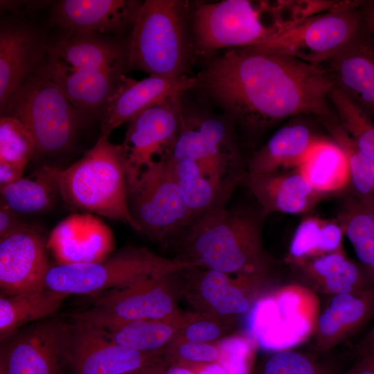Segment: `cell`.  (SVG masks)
<instances>
[{
    "mask_svg": "<svg viewBox=\"0 0 374 374\" xmlns=\"http://www.w3.org/2000/svg\"><path fill=\"white\" fill-rule=\"evenodd\" d=\"M197 78L200 87L231 121L259 133L300 114L330 119L327 70L294 57L253 47L230 48Z\"/></svg>",
    "mask_w": 374,
    "mask_h": 374,
    "instance_id": "cell-1",
    "label": "cell"
},
{
    "mask_svg": "<svg viewBox=\"0 0 374 374\" xmlns=\"http://www.w3.org/2000/svg\"><path fill=\"white\" fill-rule=\"evenodd\" d=\"M265 217L260 208H218L195 219L168 247L175 258L194 267L234 276H269L276 261L264 245Z\"/></svg>",
    "mask_w": 374,
    "mask_h": 374,
    "instance_id": "cell-2",
    "label": "cell"
},
{
    "mask_svg": "<svg viewBox=\"0 0 374 374\" xmlns=\"http://www.w3.org/2000/svg\"><path fill=\"white\" fill-rule=\"evenodd\" d=\"M44 168L55 182L60 197L71 208L122 222L141 232L129 210L122 144L100 136L96 144L68 168Z\"/></svg>",
    "mask_w": 374,
    "mask_h": 374,
    "instance_id": "cell-3",
    "label": "cell"
},
{
    "mask_svg": "<svg viewBox=\"0 0 374 374\" xmlns=\"http://www.w3.org/2000/svg\"><path fill=\"white\" fill-rule=\"evenodd\" d=\"M299 21L290 1L224 0L199 4L194 13L197 51L256 46Z\"/></svg>",
    "mask_w": 374,
    "mask_h": 374,
    "instance_id": "cell-4",
    "label": "cell"
},
{
    "mask_svg": "<svg viewBox=\"0 0 374 374\" xmlns=\"http://www.w3.org/2000/svg\"><path fill=\"white\" fill-rule=\"evenodd\" d=\"M186 6V1L180 0H147L142 3L127 51L130 69L150 76L186 75L192 48Z\"/></svg>",
    "mask_w": 374,
    "mask_h": 374,
    "instance_id": "cell-5",
    "label": "cell"
},
{
    "mask_svg": "<svg viewBox=\"0 0 374 374\" xmlns=\"http://www.w3.org/2000/svg\"><path fill=\"white\" fill-rule=\"evenodd\" d=\"M190 267L193 266L176 258H168L144 247L128 246L98 261L51 265L44 285L68 296L94 294Z\"/></svg>",
    "mask_w": 374,
    "mask_h": 374,
    "instance_id": "cell-6",
    "label": "cell"
},
{
    "mask_svg": "<svg viewBox=\"0 0 374 374\" xmlns=\"http://www.w3.org/2000/svg\"><path fill=\"white\" fill-rule=\"evenodd\" d=\"M1 116L16 118L32 134L35 154L64 152L82 121L59 86L39 67L9 98Z\"/></svg>",
    "mask_w": 374,
    "mask_h": 374,
    "instance_id": "cell-7",
    "label": "cell"
},
{
    "mask_svg": "<svg viewBox=\"0 0 374 374\" xmlns=\"http://www.w3.org/2000/svg\"><path fill=\"white\" fill-rule=\"evenodd\" d=\"M166 157L190 161L235 188L247 174L231 121L202 112L183 108L178 137Z\"/></svg>",
    "mask_w": 374,
    "mask_h": 374,
    "instance_id": "cell-8",
    "label": "cell"
},
{
    "mask_svg": "<svg viewBox=\"0 0 374 374\" xmlns=\"http://www.w3.org/2000/svg\"><path fill=\"white\" fill-rule=\"evenodd\" d=\"M128 206L141 233L166 247L193 221L164 159L145 168L128 187Z\"/></svg>",
    "mask_w": 374,
    "mask_h": 374,
    "instance_id": "cell-9",
    "label": "cell"
},
{
    "mask_svg": "<svg viewBox=\"0 0 374 374\" xmlns=\"http://www.w3.org/2000/svg\"><path fill=\"white\" fill-rule=\"evenodd\" d=\"M362 2L341 1L335 8L302 19L261 44L251 47L322 66L360 28Z\"/></svg>",
    "mask_w": 374,
    "mask_h": 374,
    "instance_id": "cell-10",
    "label": "cell"
},
{
    "mask_svg": "<svg viewBox=\"0 0 374 374\" xmlns=\"http://www.w3.org/2000/svg\"><path fill=\"white\" fill-rule=\"evenodd\" d=\"M178 271L94 294L91 306L73 317L105 328L172 316L181 311L177 305L181 296Z\"/></svg>",
    "mask_w": 374,
    "mask_h": 374,
    "instance_id": "cell-11",
    "label": "cell"
},
{
    "mask_svg": "<svg viewBox=\"0 0 374 374\" xmlns=\"http://www.w3.org/2000/svg\"><path fill=\"white\" fill-rule=\"evenodd\" d=\"M190 267L178 272L181 296L195 313L232 322L248 314L259 301L269 276H235Z\"/></svg>",
    "mask_w": 374,
    "mask_h": 374,
    "instance_id": "cell-12",
    "label": "cell"
},
{
    "mask_svg": "<svg viewBox=\"0 0 374 374\" xmlns=\"http://www.w3.org/2000/svg\"><path fill=\"white\" fill-rule=\"evenodd\" d=\"M69 324L48 317L1 341L0 374H62Z\"/></svg>",
    "mask_w": 374,
    "mask_h": 374,
    "instance_id": "cell-13",
    "label": "cell"
},
{
    "mask_svg": "<svg viewBox=\"0 0 374 374\" xmlns=\"http://www.w3.org/2000/svg\"><path fill=\"white\" fill-rule=\"evenodd\" d=\"M180 97L152 107L128 123L122 143L128 187L145 168L170 153L181 125L184 107Z\"/></svg>",
    "mask_w": 374,
    "mask_h": 374,
    "instance_id": "cell-14",
    "label": "cell"
},
{
    "mask_svg": "<svg viewBox=\"0 0 374 374\" xmlns=\"http://www.w3.org/2000/svg\"><path fill=\"white\" fill-rule=\"evenodd\" d=\"M69 324L66 365L72 374H123L163 362V353H141L112 341L98 326Z\"/></svg>",
    "mask_w": 374,
    "mask_h": 374,
    "instance_id": "cell-15",
    "label": "cell"
},
{
    "mask_svg": "<svg viewBox=\"0 0 374 374\" xmlns=\"http://www.w3.org/2000/svg\"><path fill=\"white\" fill-rule=\"evenodd\" d=\"M197 78L150 76L137 80L121 75L100 118V136L109 138L117 127L129 123L146 109L181 96L197 87Z\"/></svg>",
    "mask_w": 374,
    "mask_h": 374,
    "instance_id": "cell-16",
    "label": "cell"
},
{
    "mask_svg": "<svg viewBox=\"0 0 374 374\" xmlns=\"http://www.w3.org/2000/svg\"><path fill=\"white\" fill-rule=\"evenodd\" d=\"M48 244L43 235L28 225L0 240V290L15 294L40 290L51 267Z\"/></svg>",
    "mask_w": 374,
    "mask_h": 374,
    "instance_id": "cell-17",
    "label": "cell"
},
{
    "mask_svg": "<svg viewBox=\"0 0 374 374\" xmlns=\"http://www.w3.org/2000/svg\"><path fill=\"white\" fill-rule=\"evenodd\" d=\"M324 64L334 86L374 116V33L363 19L353 37Z\"/></svg>",
    "mask_w": 374,
    "mask_h": 374,
    "instance_id": "cell-18",
    "label": "cell"
},
{
    "mask_svg": "<svg viewBox=\"0 0 374 374\" xmlns=\"http://www.w3.org/2000/svg\"><path fill=\"white\" fill-rule=\"evenodd\" d=\"M39 67L59 86L82 120L101 118L123 74V67L71 68L48 53Z\"/></svg>",
    "mask_w": 374,
    "mask_h": 374,
    "instance_id": "cell-19",
    "label": "cell"
},
{
    "mask_svg": "<svg viewBox=\"0 0 374 374\" xmlns=\"http://www.w3.org/2000/svg\"><path fill=\"white\" fill-rule=\"evenodd\" d=\"M49 46L29 25L8 22L0 29V112L9 98L41 65Z\"/></svg>",
    "mask_w": 374,
    "mask_h": 374,
    "instance_id": "cell-20",
    "label": "cell"
},
{
    "mask_svg": "<svg viewBox=\"0 0 374 374\" xmlns=\"http://www.w3.org/2000/svg\"><path fill=\"white\" fill-rule=\"evenodd\" d=\"M142 3L132 0L60 1L53 10V20L71 33H119L134 26Z\"/></svg>",
    "mask_w": 374,
    "mask_h": 374,
    "instance_id": "cell-21",
    "label": "cell"
},
{
    "mask_svg": "<svg viewBox=\"0 0 374 374\" xmlns=\"http://www.w3.org/2000/svg\"><path fill=\"white\" fill-rule=\"evenodd\" d=\"M374 317V289L327 296L314 330L315 349L328 351L354 335Z\"/></svg>",
    "mask_w": 374,
    "mask_h": 374,
    "instance_id": "cell-22",
    "label": "cell"
},
{
    "mask_svg": "<svg viewBox=\"0 0 374 374\" xmlns=\"http://www.w3.org/2000/svg\"><path fill=\"white\" fill-rule=\"evenodd\" d=\"M244 181L265 216L276 212L305 213L326 196L315 190L298 169L292 172L247 174Z\"/></svg>",
    "mask_w": 374,
    "mask_h": 374,
    "instance_id": "cell-23",
    "label": "cell"
},
{
    "mask_svg": "<svg viewBox=\"0 0 374 374\" xmlns=\"http://www.w3.org/2000/svg\"><path fill=\"white\" fill-rule=\"evenodd\" d=\"M110 230L89 213L75 214L60 222L52 231L48 244L62 258L60 263L98 261L110 247Z\"/></svg>",
    "mask_w": 374,
    "mask_h": 374,
    "instance_id": "cell-24",
    "label": "cell"
},
{
    "mask_svg": "<svg viewBox=\"0 0 374 374\" xmlns=\"http://www.w3.org/2000/svg\"><path fill=\"white\" fill-rule=\"evenodd\" d=\"M321 138L303 124L278 129L247 163L248 175H267L297 169L311 147Z\"/></svg>",
    "mask_w": 374,
    "mask_h": 374,
    "instance_id": "cell-25",
    "label": "cell"
},
{
    "mask_svg": "<svg viewBox=\"0 0 374 374\" xmlns=\"http://www.w3.org/2000/svg\"><path fill=\"white\" fill-rule=\"evenodd\" d=\"M48 54L73 69H107L123 67L127 53L118 43L100 35L67 32Z\"/></svg>",
    "mask_w": 374,
    "mask_h": 374,
    "instance_id": "cell-26",
    "label": "cell"
},
{
    "mask_svg": "<svg viewBox=\"0 0 374 374\" xmlns=\"http://www.w3.org/2000/svg\"><path fill=\"white\" fill-rule=\"evenodd\" d=\"M163 159L178 184L193 220L212 211L226 207L235 190L202 173L190 161L170 157Z\"/></svg>",
    "mask_w": 374,
    "mask_h": 374,
    "instance_id": "cell-27",
    "label": "cell"
},
{
    "mask_svg": "<svg viewBox=\"0 0 374 374\" xmlns=\"http://www.w3.org/2000/svg\"><path fill=\"white\" fill-rule=\"evenodd\" d=\"M193 312H184L161 319L134 321L100 328L114 342L141 353H163Z\"/></svg>",
    "mask_w": 374,
    "mask_h": 374,
    "instance_id": "cell-28",
    "label": "cell"
},
{
    "mask_svg": "<svg viewBox=\"0 0 374 374\" xmlns=\"http://www.w3.org/2000/svg\"><path fill=\"white\" fill-rule=\"evenodd\" d=\"M67 296L46 287L10 295L1 294V341L28 325L51 317Z\"/></svg>",
    "mask_w": 374,
    "mask_h": 374,
    "instance_id": "cell-29",
    "label": "cell"
},
{
    "mask_svg": "<svg viewBox=\"0 0 374 374\" xmlns=\"http://www.w3.org/2000/svg\"><path fill=\"white\" fill-rule=\"evenodd\" d=\"M297 169L315 190L326 195L350 184L347 156L333 140L319 139Z\"/></svg>",
    "mask_w": 374,
    "mask_h": 374,
    "instance_id": "cell-30",
    "label": "cell"
},
{
    "mask_svg": "<svg viewBox=\"0 0 374 374\" xmlns=\"http://www.w3.org/2000/svg\"><path fill=\"white\" fill-rule=\"evenodd\" d=\"M1 203L19 215L45 212L59 195L55 182L44 166L30 176L0 187Z\"/></svg>",
    "mask_w": 374,
    "mask_h": 374,
    "instance_id": "cell-31",
    "label": "cell"
},
{
    "mask_svg": "<svg viewBox=\"0 0 374 374\" xmlns=\"http://www.w3.org/2000/svg\"><path fill=\"white\" fill-rule=\"evenodd\" d=\"M329 99L337 111L339 125L358 150L374 162V123L371 118L335 86L329 92Z\"/></svg>",
    "mask_w": 374,
    "mask_h": 374,
    "instance_id": "cell-32",
    "label": "cell"
},
{
    "mask_svg": "<svg viewBox=\"0 0 374 374\" xmlns=\"http://www.w3.org/2000/svg\"><path fill=\"white\" fill-rule=\"evenodd\" d=\"M35 152V142L28 127L16 118L1 116L0 160L26 168Z\"/></svg>",
    "mask_w": 374,
    "mask_h": 374,
    "instance_id": "cell-33",
    "label": "cell"
},
{
    "mask_svg": "<svg viewBox=\"0 0 374 374\" xmlns=\"http://www.w3.org/2000/svg\"><path fill=\"white\" fill-rule=\"evenodd\" d=\"M339 224L353 247L374 239V203L353 195L339 215Z\"/></svg>",
    "mask_w": 374,
    "mask_h": 374,
    "instance_id": "cell-34",
    "label": "cell"
},
{
    "mask_svg": "<svg viewBox=\"0 0 374 374\" xmlns=\"http://www.w3.org/2000/svg\"><path fill=\"white\" fill-rule=\"evenodd\" d=\"M262 374H331L325 366L303 353L283 350L265 362Z\"/></svg>",
    "mask_w": 374,
    "mask_h": 374,
    "instance_id": "cell-35",
    "label": "cell"
},
{
    "mask_svg": "<svg viewBox=\"0 0 374 374\" xmlns=\"http://www.w3.org/2000/svg\"><path fill=\"white\" fill-rule=\"evenodd\" d=\"M253 344L251 338L242 335L223 338L215 343L219 351L217 362L229 374H248Z\"/></svg>",
    "mask_w": 374,
    "mask_h": 374,
    "instance_id": "cell-36",
    "label": "cell"
},
{
    "mask_svg": "<svg viewBox=\"0 0 374 374\" xmlns=\"http://www.w3.org/2000/svg\"><path fill=\"white\" fill-rule=\"evenodd\" d=\"M233 323L198 314L194 312L172 340L215 344L223 338Z\"/></svg>",
    "mask_w": 374,
    "mask_h": 374,
    "instance_id": "cell-37",
    "label": "cell"
},
{
    "mask_svg": "<svg viewBox=\"0 0 374 374\" xmlns=\"http://www.w3.org/2000/svg\"><path fill=\"white\" fill-rule=\"evenodd\" d=\"M323 223L321 220L308 217L299 224L289 249L287 260L291 264L319 255Z\"/></svg>",
    "mask_w": 374,
    "mask_h": 374,
    "instance_id": "cell-38",
    "label": "cell"
},
{
    "mask_svg": "<svg viewBox=\"0 0 374 374\" xmlns=\"http://www.w3.org/2000/svg\"><path fill=\"white\" fill-rule=\"evenodd\" d=\"M163 355L173 364H204L217 362L219 351L215 344L171 340Z\"/></svg>",
    "mask_w": 374,
    "mask_h": 374,
    "instance_id": "cell-39",
    "label": "cell"
},
{
    "mask_svg": "<svg viewBox=\"0 0 374 374\" xmlns=\"http://www.w3.org/2000/svg\"><path fill=\"white\" fill-rule=\"evenodd\" d=\"M343 235L344 231L339 223L323 221L319 255L334 252L342 249Z\"/></svg>",
    "mask_w": 374,
    "mask_h": 374,
    "instance_id": "cell-40",
    "label": "cell"
},
{
    "mask_svg": "<svg viewBox=\"0 0 374 374\" xmlns=\"http://www.w3.org/2000/svg\"><path fill=\"white\" fill-rule=\"evenodd\" d=\"M28 225L21 220L19 214L0 204V240L24 229Z\"/></svg>",
    "mask_w": 374,
    "mask_h": 374,
    "instance_id": "cell-41",
    "label": "cell"
},
{
    "mask_svg": "<svg viewBox=\"0 0 374 374\" xmlns=\"http://www.w3.org/2000/svg\"><path fill=\"white\" fill-rule=\"evenodd\" d=\"M25 167L0 160V187L12 184L23 177Z\"/></svg>",
    "mask_w": 374,
    "mask_h": 374,
    "instance_id": "cell-42",
    "label": "cell"
},
{
    "mask_svg": "<svg viewBox=\"0 0 374 374\" xmlns=\"http://www.w3.org/2000/svg\"><path fill=\"white\" fill-rule=\"evenodd\" d=\"M353 248L363 267L368 265L374 260V239L357 244Z\"/></svg>",
    "mask_w": 374,
    "mask_h": 374,
    "instance_id": "cell-43",
    "label": "cell"
},
{
    "mask_svg": "<svg viewBox=\"0 0 374 374\" xmlns=\"http://www.w3.org/2000/svg\"><path fill=\"white\" fill-rule=\"evenodd\" d=\"M192 370L196 374H229L217 362L204 364H177Z\"/></svg>",
    "mask_w": 374,
    "mask_h": 374,
    "instance_id": "cell-44",
    "label": "cell"
},
{
    "mask_svg": "<svg viewBox=\"0 0 374 374\" xmlns=\"http://www.w3.org/2000/svg\"><path fill=\"white\" fill-rule=\"evenodd\" d=\"M353 367L355 374H374V355L359 354V357Z\"/></svg>",
    "mask_w": 374,
    "mask_h": 374,
    "instance_id": "cell-45",
    "label": "cell"
},
{
    "mask_svg": "<svg viewBox=\"0 0 374 374\" xmlns=\"http://www.w3.org/2000/svg\"><path fill=\"white\" fill-rule=\"evenodd\" d=\"M360 10L364 24L374 33V8L370 1H362Z\"/></svg>",
    "mask_w": 374,
    "mask_h": 374,
    "instance_id": "cell-46",
    "label": "cell"
},
{
    "mask_svg": "<svg viewBox=\"0 0 374 374\" xmlns=\"http://www.w3.org/2000/svg\"><path fill=\"white\" fill-rule=\"evenodd\" d=\"M357 350L359 354L371 353L374 355V327L359 342Z\"/></svg>",
    "mask_w": 374,
    "mask_h": 374,
    "instance_id": "cell-47",
    "label": "cell"
},
{
    "mask_svg": "<svg viewBox=\"0 0 374 374\" xmlns=\"http://www.w3.org/2000/svg\"><path fill=\"white\" fill-rule=\"evenodd\" d=\"M165 371L164 362H161L123 374H164Z\"/></svg>",
    "mask_w": 374,
    "mask_h": 374,
    "instance_id": "cell-48",
    "label": "cell"
},
{
    "mask_svg": "<svg viewBox=\"0 0 374 374\" xmlns=\"http://www.w3.org/2000/svg\"><path fill=\"white\" fill-rule=\"evenodd\" d=\"M164 374H196L192 370L180 364H173Z\"/></svg>",
    "mask_w": 374,
    "mask_h": 374,
    "instance_id": "cell-49",
    "label": "cell"
},
{
    "mask_svg": "<svg viewBox=\"0 0 374 374\" xmlns=\"http://www.w3.org/2000/svg\"><path fill=\"white\" fill-rule=\"evenodd\" d=\"M364 267L374 285V260L371 264Z\"/></svg>",
    "mask_w": 374,
    "mask_h": 374,
    "instance_id": "cell-50",
    "label": "cell"
},
{
    "mask_svg": "<svg viewBox=\"0 0 374 374\" xmlns=\"http://www.w3.org/2000/svg\"><path fill=\"white\" fill-rule=\"evenodd\" d=\"M344 374H355L353 367L352 366L346 373Z\"/></svg>",
    "mask_w": 374,
    "mask_h": 374,
    "instance_id": "cell-51",
    "label": "cell"
},
{
    "mask_svg": "<svg viewBox=\"0 0 374 374\" xmlns=\"http://www.w3.org/2000/svg\"><path fill=\"white\" fill-rule=\"evenodd\" d=\"M370 2H371V5L373 6V7L374 8V1H370Z\"/></svg>",
    "mask_w": 374,
    "mask_h": 374,
    "instance_id": "cell-52",
    "label": "cell"
}]
</instances>
